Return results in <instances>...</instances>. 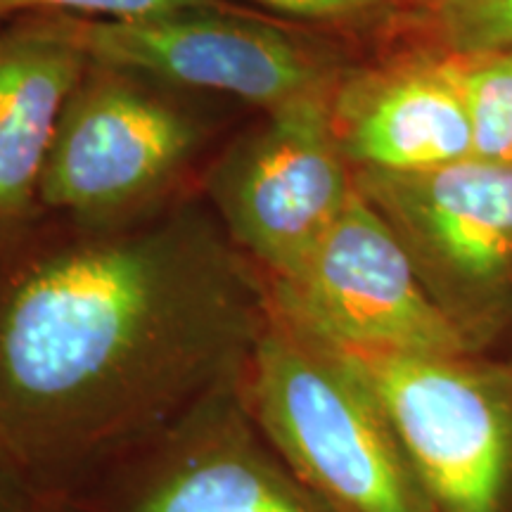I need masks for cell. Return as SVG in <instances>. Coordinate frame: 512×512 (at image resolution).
Listing matches in <instances>:
<instances>
[{
    "label": "cell",
    "instance_id": "cell-9",
    "mask_svg": "<svg viewBox=\"0 0 512 512\" xmlns=\"http://www.w3.org/2000/svg\"><path fill=\"white\" fill-rule=\"evenodd\" d=\"M69 19L91 62L166 86L233 95L264 110L325 91L339 79L302 38L230 8L138 22Z\"/></svg>",
    "mask_w": 512,
    "mask_h": 512
},
{
    "label": "cell",
    "instance_id": "cell-12",
    "mask_svg": "<svg viewBox=\"0 0 512 512\" xmlns=\"http://www.w3.org/2000/svg\"><path fill=\"white\" fill-rule=\"evenodd\" d=\"M448 57L467 105L475 157L512 166V55Z\"/></svg>",
    "mask_w": 512,
    "mask_h": 512
},
{
    "label": "cell",
    "instance_id": "cell-2",
    "mask_svg": "<svg viewBox=\"0 0 512 512\" xmlns=\"http://www.w3.org/2000/svg\"><path fill=\"white\" fill-rule=\"evenodd\" d=\"M240 382L264 437L332 512H434L363 377L271 297Z\"/></svg>",
    "mask_w": 512,
    "mask_h": 512
},
{
    "label": "cell",
    "instance_id": "cell-8",
    "mask_svg": "<svg viewBox=\"0 0 512 512\" xmlns=\"http://www.w3.org/2000/svg\"><path fill=\"white\" fill-rule=\"evenodd\" d=\"M264 280L275 309L337 347L441 356L472 349L361 192L297 271Z\"/></svg>",
    "mask_w": 512,
    "mask_h": 512
},
{
    "label": "cell",
    "instance_id": "cell-15",
    "mask_svg": "<svg viewBox=\"0 0 512 512\" xmlns=\"http://www.w3.org/2000/svg\"><path fill=\"white\" fill-rule=\"evenodd\" d=\"M264 8L309 22H347L370 17L387 8L394 0H254Z\"/></svg>",
    "mask_w": 512,
    "mask_h": 512
},
{
    "label": "cell",
    "instance_id": "cell-1",
    "mask_svg": "<svg viewBox=\"0 0 512 512\" xmlns=\"http://www.w3.org/2000/svg\"><path fill=\"white\" fill-rule=\"evenodd\" d=\"M0 235V470L53 503L245 366L264 273L214 209Z\"/></svg>",
    "mask_w": 512,
    "mask_h": 512
},
{
    "label": "cell",
    "instance_id": "cell-14",
    "mask_svg": "<svg viewBox=\"0 0 512 512\" xmlns=\"http://www.w3.org/2000/svg\"><path fill=\"white\" fill-rule=\"evenodd\" d=\"M228 8L223 0H0V19L62 15L100 22H138L178 12Z\"/></svg>",
    "mask_w": 512,
    "mask_h": 512
},
{
    "label": "cell",
    "instance_id": "cell-13",
    "mask_svg": "<svg viewBox=\"0 0 512 512\" xmlns=\"http://www.w3.org/2000/svg\"><path fill=\"white\" fill-rule=\"evenodd\" d=\"M432 17L448 55H512V0H463Z\"/></svg>",
    "mask_w": 512,
    "mask_h": 512
},
{
    "label": "cell",
    "instance_id": "cell-16",
    "mask_svg": "<svg viewBox=\"0 0 512 512\" xmlns=\"http://www.w3.org/2000/svg\"><path fill=\"white\" fill-rule=\"evenodd\" d=\"M0 512H53V508L22 482L0 470Z\"/></svg>",
    "mask_w": 512,
    "mask_h": 512
},
{
    "label": "cell",
    "instance_id": "cell-10",
    "mask_svg": "<svg viewBox=\"0 0 512 512\" xmlns=\"http://www.w3.org/2000/svg\"><path fill=\"white\" fill-rule=\"evenodd\" d=\"M330 112L354 171H422L475 157L467 105L446 53L339 76Z\"/></svg>",
    "mask_w": 512,
    "mask_h": 512
},
{
    "label": "cell",
    "instance_id": "cell-7",
    "mask_svg": "<svg viewBox=\"0 0 512 512\" xmlns=\"http://www.w3.org/2000/svg\"><path fill=\"white\" fill-rule=\"evenodd\" d=\"M354 174L446 316L470 342L489 330L512 292V166L467 157Z\"/></svg>",
    "mask_w": 512,
    "mask_h": 512
},
{
    "label": "cell",
    "instance_id": "cell-4",
    "mask_svg": "<svg viewBox=\"0 0 512 512\" xmlns=\"http://www.w3.org/2000/svg\"><path fill=\"white\" fill-rule=\"evenodd\" d=\"M207 128L164 83L91 62L64 107L43 171L41 209L112 221L169 200Z\"/></svg>",
    "mask_w": 512,
    "mask_h": 512
},
{
    "label": "cell",
    "instance_id": "cell-17",
    "mask_svg": "<svg viewBox=\"0 0 512 512\" xmlns=\"http://www.w3.org/2000/svg\"><path fill=\"white\" fill-rule=\"evenodd\" d=\"M415 3H422L427 10L434 12V10H441L446 8V5H453V3H463V0H415Z\"/></svg>",
    "mask_w": 512,
    "mask_h": 512
},
{
    "label": "cell",
    "instance_id": "cell-3",
    "mask_svg": "<svg viewBox=\"0 0 512 512\" xmlns=\"http://www.w3.org/2000/svg\"><path fill=\"white\" fill-rule=\"evenodd\" d=\"M242 370L48 503L53 512H332L249 411Z\"/></svg>",
    "mask_w": 512,
    "mask_h": 512
},
{
    "label": "cell",
    "instance_id": "cell-6",
    "mask_svg": "<svg viewBox=\"0 0 512 512\" xmlns=\"http://www.w3.org/2000/svg\"><path fill=\"white\" fill-rule=\"evenodd\" d=\"M332 347L375 394L434 512H503L512 408L489 375L467 356Z\"/></svg>",
    "mask_w": 512,
    "mask_h": 512
},
{
    "label": "cell",
    "instance_id": "cell-11",
    "mask_svg": "<svg viewBox=\"0 0 512 512\" xmlns=\"http://www.w3.org/2000/svg\"><path fill=\"white\" fill-rule=\"evenodd\" d=\"M88 67L69 17L27 15L0 29V235L41 207L57 126Z\"/></svg>",
    "mask_w": 512,
    "mask_h": 512
},
{
    "label": "cell",
    "instance_id": "cell-5",
    "mask_svg": "<svg viewBox=\"0 0 512 512\" xmlns=\"http://www.w3.org/2000/svg\"><path fill=\"white\" fill-rule=\"evenodd\" d=\"M332 88L266 110L209 176V207L268 280L297 271L358 192L332 126Z\"/></svg>",
    "mask_w": 512,
    "mask_h": 512
}]
</instances>
